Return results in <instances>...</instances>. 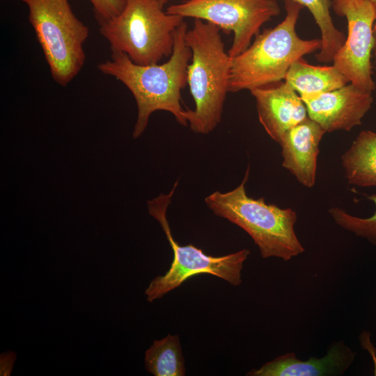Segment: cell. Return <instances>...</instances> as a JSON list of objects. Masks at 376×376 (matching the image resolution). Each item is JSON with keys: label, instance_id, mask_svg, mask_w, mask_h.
Returning <instances> with one entry per match:
<instances>
[{"label": "cell", "instance_id": "13", "mask_svg": "<svg viewBox=\"0 0 376 376\" xmlns=\"http://www.w3.org/2000/svg\"><path fill=\"white\" fill-rule=\"evenodd\" d=\"M325 133L308 116L285 132L279 142L283 167L308 188L313 187L315 182L319 145Z\"/></svg>", "mask_w": 376, "mask_h": 376}, {"label": "cell", "instance_id": "3", "mask_svg": "<svg viewBox=\"0 0 376 376\" xmlns=\"http://www.w3.org/2000/svg\"><path fill=\"white\" fill-rule=\"evenodd\" d=\"M220 28L194 19L185 34L191 51L187 68V84L195 103L194 110H186L191 130L197 134L211 132L221 122L228 92L230 60L225 51Z\"/></svg>", "mask_w": 376, "mask_h": 376}, {"label": "cell", "instance_id": "21", "mask_svg": "<svg viewBox=\"0 0 376 376\" xmlns=\"http://www.w3.org/2000/svg\"><path fill=\"white\" fill-rule=\"evenodd\" d=\"M157 1L161 4V6L164 7V6L167 3L169 0H157Z\"/></svg>", "mask_w": 376, "mask_h": 376}, {"label": "cell", "instance_id": "14", "mask_svg": "<svg viewBox=\"0 0 376 376\" xmlns=\"http://www.w3.org/2000/svg\"><path fill=\"white\" fill-rule=\"evenodd\" d=\"M284 81L300 97L329 92L340 88L349 82L333 65H313L303 58L290 65Z\"/></svg>", "mask_w": 376, "mask_h": 376}, {"label": "cell", "instance_id": "19", "mask_svg": "<svg viewBox=\"0 0 376 376\" xmlns=\"http://www.w3.org/2000/svg\"><path fill=\"white\" fill-rule=\"evenodd\" d=\"M93 5L97 20L100 24L119 15L127 0H88Z\"/></svg>", "mask_w": 376, "mask_h": 376}, {"label": "cell", "instance_id": "16", "mask_svg": "<svg viewBox=\"0 0 376 376\" xmlns=\"http://www.w3.org/2000/svg\"><path fill=\"white\" fill-rule=\"evenodd\" d=\"M145 365L146 370L155 376L185 375V360L179 336L169 334L161 340H155L146 351Z\"/></svg>", "mask_w": 376, "mask_h": 376}, {"label": "cell", "instance_id": "17", "mask_svg": "<svg viewBox=\"0 0 376 376\" xmlns=\"http://www.w3.org/2000/svg\"><path fill=\"white\" fill-rule=\"evenodd\" d=\"M306 8L313 17L321 33L322 46L315 58L330 63L343 45L345 37L334 25L330 13L331 0H292Z\"/></svg>", "mask_w": 376, "mask_h": 376}, {"label": "cell", "instance_id": "20", "mask_svg": "<svg viewBox=\"0 0 376 376\" xmlns=\"http://www.w3.org/2000/svg\"><path fill=\"white\" fill-rule=\"evenodd\" d=\"M371 2L373 3L374 7H375V13H376V0H370ZM373 31H374V36H375V47H374V53H375V55L376 56V19H375V24H374V27H373Z\"/></svg>", "mask_w": 376, "mask_h": 376}, {"label": "cell", "instance_id": "11", "mask_svg": "<svg viewBox=\"0 0 376 376\" xmlns=\"http://www.w3.org/2000/svg\"><path fill=\"white\" fill-rule=\"evenodd\" d=\"M251 93L256 100L260 124L278 143L285 132L308 117L300 96L285 81L258 88Z\"/></svg>", "mask_w": 376, "mask_h": 376}, {"label": "cell", "instance_id": "8", "mask_svg": "<svg viewBox=\"0 0 376 376\" xmlns=\"http://www.w3.org/2000/svg\"><path fill=\"white\" fill-rule=\"evenodd\" d=\"M169 14L200 19L233 32L230 58L244 51L261 26L280 14L276 0H186L169 6Z\"/></svg>", "mask_w": 376, "mask_h": 376}, {"label": "cell", "instance_id": "9", "mask_svg": "<svg viewBox=\"0 0 376 376\" xmlns=\"http://www.w3.org/2000/svg\"><path fill=\"white\" fill-rule=\"evenodd\" d=\"M331 8L347 22V38L334 56L333 65L350 84L373 93L375 83L370 58L375 43V7L370 0H331Z\"/></svg>", "mask_w": 376, "mask_h": 376}, {"label": "cell", "instance_id": "22", "mask_svg": "<svg viewBox=\"0 0 376 376\" xmlns=\"http://www.w3.org/2000/svg\"><path fill=\"white\" fill-rule=\"evenodd\" d=\"M375 70H376V59H375Z\"/></svg>", "mask_w": 376, "mask_h": 376}, {"label": "cell", "instance_id": "15", "mask_svg": "<svg viewBox=\"0 0 376 376\" xmlns=\"http://www.w3.org/2000/svg\"><path fill=\"white\" fill-rule=\"evenodd\" d=\"M341 164L349 184L376 187V132L361 131L341 156Z\"/></svg>", "mask_w": 376, "mask_h": 376}, {"label": "cell", "instance_id": "4", "mask_svg": "<svg viewBox=\"0 0 376 376\" xmlns=\"http://www.w3.org/2000/svg\"><path fill=\"white\" fill-rule=\"evenodd\" d=\"M249 171L248 166L236 188L226 193L216 191L205 197V203L215 215L246 231L263 258L275 257L288 261L305 251L295 230L296 212L267 204L263 198L248 196L245 184Z\"/></svg>", "mask_w": 376, "mask_h": 376}, {"label": "cell", "instance_id": "7", "mask_svg": "<svg viewBox=\"0 0 376 376\" xmlns=\"http://www.w3.org/2000/svg\"><path fill=\"white\" fill-rule=\"evenodd\" d=\"M177 185L178 182L169 194H160L152 200L148 201V212L161 225L173 253L169 270L164 275L155 277L145 291L149 302L162 297L197 274H212L237 286L242 283L243 264L250 254L249 249H244L222 256H212L205 254L193 244H179L172 235L166 218L167 207Z\"/></svg>", "mask_w": 376, "mask_h": 376}, {"label": "cell", "instance_id": "2", "mask_svg": "<svg viewBox=\"0 0 376 376\" xmlns=\"http://www.w3.org/2000/svg\"><path fill=\"white\" fill-rule=\"evenodd\" d=\"M283 1L284 19L259 33L244 51L231 58L228 92L251 91L281 81L294 62L320 49V39L304 40L296 32L303 6L292 0Z\"/></svg>", "mask_w": 376, "mask_h": 376}, {"label": "cell", "instance_id": "1", "mask_svg": "<svg viewBox=\"0 0 376 376\" xmlns=\"http://www.w3.org/2000/svg\"><path fill=\"white\" fill-rule=\"evenodd\" d=\"M187 29L185 21L177 28L173 53L162 64L138 65L125 54L112 52L111 60L97 65L102 73L121 81L135 99L138 113L134 139L141 135L150 115L156 111H168L180 125L188 124L186 110L181 105V90L187 84V68L191 58V51L185 40Z\"/></svg>", "mask_w": 376, "mask_h": 376}, {"label": "cell", "instance_id": "10", "mask_svg": "<svg viewBox=\"0 0 376 376\" xmlns=\"http://www.w3.org/2000/svg\"><path fill=\"white\" fill-rule=\"evenodd\" d=\"M308 116L325 132L350 131L362 123L373 103V93L352 84L321 94L300 97Z\"/></svg>", "mask_w": 376, "mask_h": 376}, {"label": "cell", "instance_id": "18", "mask_svg": "<svg viewBox=\"0 0 376 376\" xmlns=\"http://www.w3.org/2000/svg\"><path fill=\"white\" fill-rule=\"evenodd\" d=\"M367 198L376 207V194H371ZM328 212L340 227L376 245V210L373 215L367 218L353 216L338 207L329 208Z\"/></svg>", "mask_w": 376, "mask_h": 376}, {"label": "cell", "instance_id": "6", "mask_svg": "<svg viewBox=\"0 0 376 376\" xmlns=\"http://www.w3.org/2000/svg\"><path fill=\"white\" fill-rule=\"evenodd\" d=\"M21 1L29 8V20L53 79L65 86L84 65L88 26L75 16L68 0Z\"/></svg>", "mask_w": 376, "mask_h": 376}, {"label": "cell", "instance_id": "5", "mask_svg": "<svg viewBox=\"0 0 376 376\" xmlns=\"http://www.w3.org/2000/svg\"><path fill=\"white\" fill-rule=\"evenodd\" d=\"M184 17L169 14L157 0H127L122 12L100 24L112 52L138 65L158 63L173 50L175 33Z\"/></svg>", "mask_w": 376, "mask_h": 376}, {"label": "cell", "instance_id": "12", "mask_svg": "<svg viewBox=\"0 0 376 376\" xmlns=\"http://www.w3.org/2000/svg\"><path fill=\"white\" fill-rule=\"evenodd\" d=\"M357 356L343 340L333 341L326 354L320 358L310 357L299 359L295 353L287 352L251 370L249 376H338L345 374Z\"/></svg>", "mask_w": 376, "mask_h": 376}]
</instances>
